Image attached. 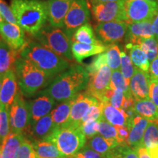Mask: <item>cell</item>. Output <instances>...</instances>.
Returning a JSON list of instances; mask_svg holds the SVG:
<instances>
[{
    "label": "cell",
    "mask_w": 158,
    "mask_h": 158,
    "mask_svg": "<svg viewBox=\"0 0 158 158\" xmlns=\"http://www.w3.org/2000/svg\"><path fill=\"white\" fill-rule=\"evenodd\" d=\"M10 7L18 25L35 36L48 21L46 2L40 0H11Z\"/></svg>",
    "instance_id": "3"
},
{
    "label": "cell",
    "mask_w": 158,
    "mask_h": 158,
    "mask_svg": "<svg viewBox=\"0 0 158 158\" xmlns=\"http://www.w3.org/2000/svg\"><path fill=\"white\" fill-rule=\"evenodd\" d=\"M112 70L107 64L102 66L100 70L89 76L86 92L104 102L105 92L109 88L111 78Z\"/></svg>",
    "instance_id": "12"
},
{
    "label": "cell",
    "mask_w": 158,
    "mask_h": 158,
    "mask_svg": "<svg viewBox=\"0 0 158 158\" xmlns=\"http://www.w3.org/2000/svg\"><path fill=\"white\" fill-rule=\"evenodd\" d=\"M0 148H1V143H0Z\"/></svg>",
    "instance_id": "56"
},
{
    "label": "cell",
    "mask_w": 158,
    "mask_h": 158,
    "mask_svg": "<svg viewBox=\"0 0 158 158\" xmlns=\"http://www.w3.org/2000/svg\"><path fill=\"white\" fill-rule=\"evenodd\" d=\"M149 99L158 108V81L152 78L149 85Z\"/></svg>",
    "instance_id": "46"
},
{
    "label": "cell",
    "mask_w": 158,
    "mask_h": 158,
    "mask_svg": "<svg viewBox=\"0 0 158 158\" xmlns=\"http://www.w3.org/2000/svg\"><path fill=\"white\" fill-rule=\"evenodd\" d=\"M102 103V117L114 126H126L130 130L132 121L123 109L114 107L109 102Z\"/></svg>",
    "instance_id": "21"
},
{
    "label": "cell",
    "mask_w": 158,
    "mask_h": 158,
    "mask_svg": "<svg viewBox=\"0 0 158 158\" xmlns=\"http://www.w3.org/2000/svg\"><path fill=\"white\" fill-rule=\"evenodd\" d=\"M4 22H5V21H4V19L1 15V14H0V27H1V25Z\"/></svg>",
    "instance_id": "52"
},
{
    "label": "cell",
    "mask_w": 158,
    "mask_h": 158,
    "mask_svg": "<svg viewBox=\"0 0 158 158\" xmlns=\"http://www.w3.org/2000/svg\"><path fill=\"white\" fill-rule=\"evenodd\" d=\"M0 35L12 48L21 50L26 43L24 30L18 24L4 22L0 27Z\"/></svg>",
    "instance_id": "15"
},
{
    "label": "cell",
    "mask_w": 158,
    "mask_h": 158,
    "mask_svg": "<svg viewBox=\"0 0 158 158\" xmlns=\"http://www.w3.org/2000/svg\"><path fill=\"white\" fill-rule=\"evenodd\" d=\"M29 142L39 158H68L60 152L56 146L52 142L46 140Z\"/></svg>",
    "instance_id": "26"
},
{
    "label": "cell",
    "mask_w": 158,
    "mask_h": 158,
    "mask_svg": "<svg viewBox=\"0 0 158 158\" xmlns=\"http://www.w3.org/2000/svg\"><path fill=\"white\" fill-rule=\"evenodd\" d=\"M98 134L102 135V137L108 138V139L116 140L118 144H122L119 135H118L117 130L113 124L106 121L105 118L102 117L99 119V129Z\"/></svg>",
    "instance_id": "35"
},
{
    "label": "cell",
    "mask_w": 158,
    "mask_h": 158,
    "mask_svg": "<svg viewBox=\"0 0 158 158\" xmlns=\"http://www.w3.org/2000/svg\"><path fill=\"white\" fill-rule=\"evenodd\" d=\"M99 100L88 92L79 93L76 97L75 101L71 108L70 115L68 121L64 126H80V122L85 114L91 106L98 103Z\"/></svg>",
    "instance_id": "13"
},
{
    "label": "cell",
    "mask_w": 158,
    "mask_h": 158,
    "mask_svg": "<svg viewBox=\"0 0 158 158\" xmlns=\"http://www.w3.org/2000/svg\"><path fill=\"white\" fill-rule=\"evenodd\" d=\"M105 53L108 66L112 70H119L121 65V50L119 46L116 43L108 45L107 50Z\"/></svg>",
    "instance_id": "34"
},
{
    "label": "cell",
    "mask_w": 158,
    "mask_h": 158,
    "mask_svg": "<svg viewBox=\"0 0 158 158\" xmlns=\"http://www.w3.org/2000/svg\"><path fill=\"white\" fill-rule=\"evenodd\" d=\"M45 140L54 143L65 157L76 155L86 142V138L80 126H62L55 128Z\"/></svg>",
    "instance_id": "5"
},
{
    "label": "cell",
    "mask_w": 158,
    "mask_h": 158,
    "mask_svg": "<svg viewBox=\"0 0 158 158\" xmlns=\"http://www.w3.org/2000/svg\"><path fill=\"white\" fill-rule=\"evenodd\" d=\"M0 158H2V152H1V148H0Z\"/></svg>",
    "instance_id": "54"
},
{
    "label": "cell",
    "mask_w": 158,
    "mask_h": 158,
    "mask_svg": "<svg viewBox=\"0 0 158 158\" xmlns=\"http://www.w3.org/2000/svg\"><path fill=\"white\" fill-rule=\"evenodd\" d=\"M20 92L26 98L33 96L45 86L50 78L30 61L20 56L15 66Z\"/></svg>",
    "instance_id": "4"
},
{
    "label": "cell",
    "mask_w": 158,
    "mask_h": 158,
    "mask_svg": "<svg viewBox=\"0 0 158 158\" xmlns=\"http://www.w3.org/2000/svg\"><path fill=\"white\" fill-rule=\"evenodd\" d=\"M107 64L106 62V53H102V54H98L95 58L93 59L92 63L86 67V70L89 73V75L94 74L97 71L100 70L104 65Z\"/></svg>",
    "instance_id": "42"
},
{
    "label": "cell",
    "mask_w": 158,
    "mask_h": 158,
    "mask_svg": "<svg viewBox=\"0 0 158 158\" xmlns=\"http://www.w3.org/2000/svg\"><path fill=\"white\" fill-rule=\"evenodd\" d=\"M90 17V10L86 0H73L63 25L68 37L71 39L79 27L89 22Z\"/></svg>",
    "instance_id": "9"
},
{
    "label": "cell",
    "mask_w": 158,
    "mask_h": 158,
    "mask_svg": "<svg viewBox=\"0 0 158 158\" xmlns=\"http://www.w3.org/2000/svg\"><path fill=\"white\" fill-rule=\"evenodd\" d=\"M55 129L51 114L43 116L29 126L26 134L29 136V141H42L47 138Z\"/></svg>",
    "instance_id": "20"
},
{
    "label": "cell",
    "mask_w": 158,
    "mask_h": 158,
    "mask_svg": "<svg viewBox=\"0 0 158 158\" xmlns=\"http://www.w3.org/2000/svg\"><path fill=\"white\" fill-rule=\"evenodd\" d=\"M18 86L19 84L14 70H9L4 75L0 89V106L9 109L19 92Z\"/></svg>",
    "instance_id": "14"
},
{
    "label": "cell",
    "mask_w": 158,
    "mask_h": 158,
    "mask_svg": "<svg viewBox=\"0 0 158 158\" xmlns=\"http://www.w3.org/2000/svg\"><path fill=\"white\" fill-rule=\"evenodd\" d=\"M135 67L132 62L131 59L129 55L126 53L125 51H121V65L120 70L123 75L124 78L130 82V78H132L135 70Z\"/></svg>",
    "instance_id": "38"
},
{
    "label": "cell",
    "mask_w": 158,
    "mask_h": 158,
    "mask_svg": "<svg viewBox=\"0 0 158 158\" xmlns=\"http://www.w3.org/2000/svg\"><path fill=\"white\" fill-rule=\"evenodd\" d=\"M138 45L147 55L149 62H152L158 56V40L155 36L142 40Z\"/></svg>",
    "instance_id": "37"
},
{
    "label": "cell",
    "mask_w": 158,
    "mask_h": 158,
    "mask_svg": "<svg viewBox=\"0 0 158 158\" xmlns=\"http://www.w3.org/2000/svg\"><path fill=\"white\" fill-rule=\"evenodd\" d=\"M71 42H78L86 44H98L100 40L95 36L92 27L89 23H85L75 31L71 37Z\"/></svg>",
    "instance_id": "31"
},
{
    "label": "cell",
    "mask_w": 158,
    "mask_h": 158,
    "mask_svg": "<svg viewBox=\"0 0 158 158\" xmlns=\"http://www.w3.org/2000/svg\"><path fill=\"white\" fill-rule=\"evenodd\" d=\"M152 30L154 36L158 40V12L152 20Z\"/></svg>",
    "instance_id": "49"
},
{
    "label": "cell",
    "mask_w": 158,
    "mask_h": 158,
    "mask_svg": "<svg viewBox=\"0 0 158 158\" xmlns=\"http://www.w3.org/2000/svg\"><path fill=\"white\" fill-rule=\"evenodd\" d=\"M2 78H3V76H0V89H1V87H2Z\"/></svg>",
    "instance_id": "53"
},
{
    "label": "cell",
    "mask_w": 158,
    "mask_h": 158,
    "mask_svg": "<svg viewBox=\"0 0 158 158\" xmlns=\"http://www.w3.org/2000/svg\"><path fill=\"white\" fill-rule=\"evenodd\" d=\"M22 95L19 90L9 108V118L10 133L23 135L27 133L30 124V110L28 102L25 101Z\"/></svg>",
    "instance_id": "8"
},
{
    "label": "cell",
    "mask_w": 158,
    "mask_h": 158,
    "mask_svg": "<svg viewBox=\"0 0 158 158\" xmlns=\"http://www.w3.org/2000/svg\"><path fill=\"white\" fill-rule=\"evenodd\" d=\"M83 133L86 136V139H90L98 134L99 119L89 120L80 125Z\"/></svg>",
    "instance_id": "41"
},
{
    "label": "cell",
    "mask_w": 158,
    "mask_h": 158,
    "mask_svg": "<svg viewBox=\"0 0 158 158\" xmlns=\"http://www.w3.org/2000/svg\"><path fill=\"white\" fill-rule=\"evenodd\" d=\"M151 77L149 73L136 68L135 73L130 80V88L135 100L149 99Z\"/></svg>",
    "instance_id": "16"
},
{
    "label": "cell",
    "mask_w": 158,
    "mask_h": 158,
    "mask_svg": "<svg viewBox=\"0 0 158 158\" xmlns=\"http://www.w3.org/2000/svg\"><path fill=\"white\" fill-rule=\"evenodd\" d=\"M37 41L59 56L73 61L72 42L64 29L45 24L35 36Z\"/></svg>",
    "instance_id": "6"
},
{
    "label": "cell",
    "mask_w": 158,
    "mask_h": 158,
    "mask_svg": "<svg viewBox=\"0 0 158 158\" xmlns=\"http://www.w3.org/2000/svg\"><path fill=\"white\" fill-rule=\"evenodd\" d=\"M0 14L4 20H5L6 22L18 24L16 19L13 14L11 7H9V5L4 0H0Z\"/></svg>",
    "instance_id": "43"
},
{
    "label": "cell",
    "mask_w": 158,
    "mask_h": 158,
    "mask_svg": "<svg viewBox=\"0 0 158 158\" xmlns=\"http://www.w3.org/2000/svg\"><path fill=\"white\" fill-rule=\"evenodd\" d=\"M89 75L86 68L73 64L55 78L48 87L41 93L45 94L56 102H62L75 98L87 87Z\"/></svg>",
    "instance_id": "1"
},
{
    "label": "cell",
    "mask_w": 158,
    "mask_h": 158,
    "mask_svg": "<svg viewBox=\"0 0 158 158\" xmlns=\"http://www.w3.org/2000/svg\"><path fill=\"white\" fill-rule=\"evenodd\" d=\"M73 0H49L47 2L48 20L54 27H63L64 21Z\"/></svg>",
    "instance_id": "17"
},
{
    "label": "cell",
    "mask_w": 158,
    "mask_h": 158,
    "mask_svg": "<svg viewBox=\"0 0 158 158\" xmlns=\"http://www.w3.org/2000/svg\"><path fill=\"white\" fill-rule=\"evenodd\" d=\"M151 158H158V144L148 149Z\"/></svg>",
    "instance_id": "50"
},
{
    "label": "cell",
    "mask_w": 158,
    "mask_h": 158,
    "mask_svg": "<svg viewBox=\"0 0 158 158\" xmlns=\"http://www.w3.org/2000/svg\"><path fill=\"white\" fill-rule=\"evenodd\" d=\"M148 73L152 79L158 81V56L150 63Z\"/></svg>",
    "instance_id": "47"
},
{
    "label": "cell",
    "mask_w": 158,
    "mask_h": 158,
    "mask_svg": "<svg viewBox=\"0 0 158 158\" xmlns=\"http://www.w3.org/2000/svg\"><path fill=\"white\" fill-rule=\"evenodd\" d=\"M10 133V126L9 109L0 106V143H2L4 139Z\"/></svg>",
    "instance_id": "39"
},
{
    "label": "cell",
    "mask_w": 158,
    "mask_h": 158,
    "mask_svg": "<svg viewBox=\"0 0 158 158\" xmlns=\"http://www.w3.org/2000/svg\"><path fill=\"white\" fill-rule=\"evenodd\" d=\"M19 158H39L30 142L25 140L19 149Z\"/></svg>",
    "instance_id": "44"
},
{
    "label": "cell",
    "mask_w": 158,
    "mask_h": 158,
    "mask_svg": "<svg viewBox=\"0 0 158 158\" xmlns=\"http://www.w3.org/2000/svg\"><path fill=\"white\" fill-rule=\"evenodd\" d=\"M125 49L129 51V56L135 68L144 72H149L150 62L147 55L145 54V52L142 50L139 45L125 44Z\"/></svg>",
    "instance_id": "29"
},
{
    "label": "cell",
    "mask_w": 158,
    "mask_h": 158,
    "mask_svg": "<svg viewBox=\"0 0 158 158\" xmlns=\"http://www.w3.org/2000/svg\"><path fill=\"white\" fill-rule=\"evenodd\" d=\"M124 1L100 3L91 5L92 16L98 23L113 21H124Z\"/></svg>",
    "instance_id": "11"
},
{
    "label": "cell",
    "mask_w": 158,
    "mask_h": 158,
    "mask_svg": "<svg viewBox=\"0 0 158 158\" xmlns=\"http://www.w3.org/2000/svg\"><path fill=\"white\" fill-rule=\"evenodd\" d=\"M158 144V121L149 122L142 139L141 145L149 149Z\"/></svg>",
    "instance_id": "33"
},
{
    "label": "cell",
    "mask_w": 158,
    "mask_h": 158,
    "mask_svg": "<svg viewBox=\"0 0 158 158\" xmlns=\"http://www.w3.org/2000/svg\"><path fill=\"white\" fill-rule=\"evenodd\" d=\"M149 121L137 114L132 121V126L130 130L127 144L133 148H136L141 144L144 131L147 128Z\"/></svg>",
    "instance_id": "25"
},
{
    "label": "cell",
    "mask_w": 158,
    "mask_h": 158,
    "mask_svg": "<svg viewBox=\"0 0 158 158\" xmlns=\"http://www.w3.org/2000/svg\"><path fill=\"white\" fill-rule=\"evenodd\" d=\"M107 158H138L135 149L128 144H118L106 155Z\"/></svg>",
    "instance_id": "36"
},
{
    "label": "cell",
    "mask_w": 158,
    "mask_h": 158,
    "mask_svg": "<svg viewBox=\"0 0 158 158\" xmlns=\"http://www.w3.org/2000/svg\"><path fill=\"white\" fill-rule=\"evenodd\" d=\"M154 37L152 30V21L128 23L124 41L125 44L138 45L143 39Z\"/></svg>",
    "instance_id": "19"
},
{
    "label": "cell",
    "mask_w": 158,
    "mask_h": 158,
    "mask_svg": "<svg viewBox=\"0 0 158 158\" xmlns=\"http://www.w3.org/2000/svg\"><path fill=\"white\" fill-rule=\"evenodd\" d=\"M72 158H107L94 151L89 147L88 145L84 146L76 155L71 157Z\"/></svg>",
    "instance_id": "45"
},
{
    "label": "cell",
    "mask_w": 158,
    "mask_h": 158,
    "mask_svg": "<svg viewBox=\"0 0 158 158\" xmlns=\"http://www.w3.org/2000/svg\"><path fill=\"white\" fill-rule=\"evenodd\" d=\"M102 116V103L99 102L98 103L94 104L89 108V110L85 114L84 117L82 118L80 122V125L89 120L100 119Z\"/></svg>",
    "instance_id": "40"
},
{
    "label": "cell",
    "mask_w": 158,
    "mask_h": 158,
    "mask_svg": "<svg viewBox=\"0 0 158 158\" xmlns=\"http://www.w3.org/2000/svg\"><path fill=\"white\" fill-rule=\"evenodd\" d=\"M20 56L19 51L12 48L3 40H0V76L15 70V63Z\"/></svg>",
    "instance_id": "23"
},
{
    "label": "cell",
    "mask_w": 158,
    "mask_h": 158,
    "mask_svg": "<svg viewBox=\"0 0 158 158\" xmlns=\"http://www.w3.org/2000/svg\"><path fill=\"white\" fill-rule=\"evenodd\" d=\"M25 140L22 134L10 133L2 143V158H19L20 147Z\"/></svg>",
    "instance_id": "24"
},
{
    "label": "cell",
    "mask_w": 158,
    "mask_h": 158,
    "mask_svg": "<svg viewBox=\"0 0 158 158\" xmlns=\"http://www.w3.org/2000/svg\"><path fill=\"white\" fill-rule=\"evenodd\" d=\"M87 145L97 152L106 157L114 148L118 145V143L116 140L108 139L100 134H97L93 138L89 139Z\"/></svg>",
    "instance_id": "30"
},
{
    "label": "cell",
    "mask_w": 158,
    "mask_h": 158,
    "mask_svg": "<svg viewBox=\"0 0 158 158\" xmlns=\"http://www.w3.org/2000/svg\"><path fill=\"white\" fill-rule=\"evenodd\" d=\"M125 21L128 23L152 21L158 12V2L153 0H125Z\"/></svg>",
    "instance_id": "7"
},
{
    "label": "cell",
    "mask_w": 158,
    "mask_h": 158,
    "mask_svg": "<svg viewBox=\"0 0 158 158\" xmlns=\"http://www.w3.org/2000/svg\"><path fill=\"white\" fill-rule=\"evenodd\" d=\"M108 45L102 43L98 44H86L78 42H72V54L73 58L78 63L87 57L98 55L107 50Z\"/></svg>",
    "instance_id": "22"
},
{
    "label": "cell",
    "mask_w": 158,
    "mask_h": 158,
    "mask_svg": "<svg viewBox=\"0 0 158 158\" xmlns=\"http://www.w3.org/2000/svg\"><path fill=\"white\" fill-rule=\"evenodd\" d=\"M128 23L124 21H113L100 23L95 26L97 37L106 45L122 42L127 33Z\"/></svg>",
    "instance_id": "10"
},
{
    "label": "cell",
    "mask_w": 158,
    "mask_h": 158,
    "mask_svg": "<svg viewBox=\"0 0 158 158\" xmlns=\"http://www.w3.org/2000/svg\"><path fill=\"white\" fill-rule=\"evenodd\" d=\"M68 158H72V157H68Z\"/></svg>",
    "instance_id": "57"
},
{
    "label": "cell",
    "mask_w": 158,
    "mask_h": 158,
    "mask_svg": "<svg viewBox=\"0 0 158 158\" xmlns=\"http://www.w3.org/2000/svg\"><path fill=\"white\" fill-rule=\"evenodd\" d=\"M76 97L70 100L62 102L61 104L57 106L51 112L55 128L62 127L65 125V124L68 121L70 115L71 108L75 101Z\"/></svg>",
    "instance_id": "27"
},
{
    "label": "cell",
    "mask_w": 158,
    "mask_h": 158,
    "mask_svg": "<svg viewBox=\"0 0 158 158\" xmlns=\"http://www.w3.org/2000/svg\"><path fill=\"white\" fill-rule=\"evenodd\" d=\"M153 1H158V0H153Z\"/></svg>",
    "instance_id": "55"
},
{
    "label": "cell",
    "mask_w": 158,
    "mask_h": 158,
    "mask_svg": "<svg viewBox=\"0 0 158 158\" xmlns=\"http://www.w3.org/2000/svg\"><path fill=\"white\" fill-rule=\"evenodd\" d=\"M89 2L90 5H96V4L100 3H106V2H117L120 1V0H88Z\"/></svg>",
    "instance_id": "51"
},
{
    "label": "cell",
    "mask_w": 158,
    "mask_h": 158,
    "mask_svg": "<svg viewBox=\"0 0 158 158\" xmlns=\"http://www.w3.org/2000/svg\"><path fill=\"white\" fill-rule=\"evenodd\" d=\"M21 57L30 61L50 78L69 68L68 59L41 45L38 41L29 40L20 50Z\"/></svg>",
    "instance_id": "2"
},
{
    "label": "cell",
    "mask_w": 158,
    "mask_h": 158,
    "mask_svg": "<svg viewBox=\"0 0 158 158\" xmlns=\"http://www.w3.org/2000/svg\"><path fill=\"white\" fill-rule=\"evenodd\" d=\"M30 110V124H34L40 118L48 115L52 111L56 101L45 94H40L36 99L28 102Z\"/></svg>",
    "instance_id": "18"
},
{
    "label": "cell",
    "mask_w": 158,
    "mask_h": 158,
    "mask_svg": "<svg viewBox=\"0 0 158 158\" xmlns=\"http://www.w3.org/2000/svg\"><path fill=\"white\" fill-rule=\"evenodd\" d=\"M135 149L138 158H151L150 155L148 151L147 148L144 147L143 146L140 145L136 148H134Z\"/></svg>",
    "instance_id": "48"
},
{
    "label": "cell",
    "mask_w": 158,
    "mask_h": 158,
    "mask_svg": "<svg viewBox=\"0 0 158 158\" xmlns=\"http://www.w3.org/2000/svg\"><path fill=\"white\" fill-rule=\"evenodd\" d=\"M109 88L123 92L127 98H133L130 88V82L127 81L119 70H112Z\"/></svg>",
    "instance_id": "32"
},
{
    "label": "cell",
    "mask_w": 158,
    "mask_h": 158,
    "mask_svg": "<svg viewBox=\"0 0 158 158\" xmlns=\"http://www.w3.org/2000/svg\"><path fill=\"white\" fill-rule=\"evenodd\" d=\"M133 108L138 115L149 122L158 121V108L149 99L135 100Z\"/></svg>",
    "instance_id": "28"
}]
</instances>
